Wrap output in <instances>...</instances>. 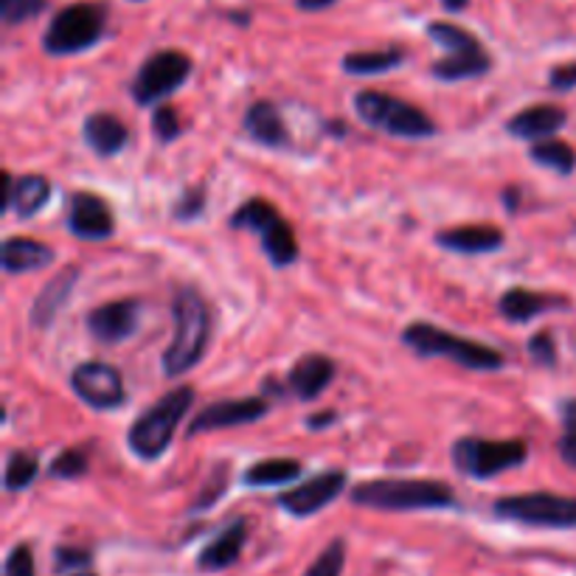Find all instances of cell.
<instances>
[{"label": "cell", "mask_w": 576, "mask_h": 576, "mask_svg": "<svg viewBox=\"0 0 576 576\" xmlns=\"http://www.w3.org/2000/svg\"><path fill=\"white\" fill-rule=\"evenodd\" d=\"M42 9H46V0H0V18L9 26L37 18Z\"/></svg>", "instance_id": "cell-32"}, {"label": "cell", "mask_w": 576, "mask_h": 576, "mask_svg": "<svg viewBox=\"0 0 576 576\" xmlns=\"http://www.w3.org/2000/svg\"><path fill=\"white\" fill-rule=\"evenodd\" d=\"M343 565H346V543L332 540L304 576H343Z\"/></svg>", "instance_id": "cell-31"}, {"label": "cell", "mask_w": 576, "mask_h": 576, "mask_svg": "<svg viewBox=\"0 0 576 576\" xmlns=\"http://www.w3.org/2000/svg\"><path fill=\"white\" fill-rule=\"evenodd\" d=\"M442 7H445L447 12H462V9L467 7V0H442Z\"/></svg>", "instance_id": "cell-43"}, {"label": "cell", "mask_w": 576, "mask_h": 576, "mask_svg": "<svg viewBox=\"0 0 576 576\" xmlns=\"http://www.w3.org/2000/svg\"><path fill=\"white\" fill-rule=\"evenodd\" d=\"M436 242L445 251L456 253H489L504 245V231L495 225H458L436 234Z\"/></svg>", "instance_id": "cell-23"}, {"label": "cell", "mask_w": 576, "mask_h": 576, "mask_svg": "<svg viewBox=\"0 0 576 576\" xmlns=\"http://www.w3.org/2000/svg\"><path fill=\"white\" fill-rule=\"evenodd\" d=\"M141 319L139 301L121 299V301H108V304L97 306L91 315H88V332H91L97 341L102 343H121L127 337L135 335Z\"/></svg>", "instance_id": "cell-16"}, {"label": "cell", "mask_w": 576, "mask_h": 576, "mask_svg": "<svg viewBox=\"0 0 576 576\" xmlns=\"http://www.w3.org/2000/svg\"><path fill=\"white\" fill-rule=\"evenodd\" d=\"M174 335L163 354V372L169 377H183L205 357L211 341V310L194 287H181L172 304Z\"/></svg>", "instance_id": "cell-1"}, {"label": "cell", "mask_w": 576, "mask_h": 576, "mask_svg": "<svg viewBox=\"0 0 576 576\" xmlns=\"http://www.w3.org/2000/svg\"><path fill=\"white\" fill-rule=\"evenodd\" d=\"M247 537V523L234 521L231 526H225L209 546L200 552L198 568L200 570H225L240 559L242 546H245Z\"/></svg>", "instance_id": "cell-24"}, {"label": "cell", "mask_w": 576, "mask_h": 576, "mask_svg": "<svg viewBox=\"0 0 576 576\" xmlns=\"http://www.w3.org/2000/svg\"><path fill=\"white\" fill-rule=\"evenodd\" d=\"M108 12L102 3H73L54 14L49 31L42 34V49L51 57H71L93 49L104 34Z\"/></svg>", "instance_id": "cell-6"}, {"label": "cell", "mask_w": 576, "mask_h": 576, "mask_svg": "<svg viewBox=\"0 0 576 576\" xmlns=\"http://www.w3.org/2000/svg\"><path fill=\"white\" fill-rule=\"evenodd\" d=\"M73 576H97V574H84V570H82V574H73Z\"/></svg>", "instance_id": "cell-44"}, {"label": "cell", "mask_w": 576, "mask_h": 576, "mask_svg": "<svg viewBox=\"0 0 576 576\" xmlns=\"http://www.w3.org/2000/svg\"><path fill=\"white\" fill-rule=\"evenodd\" d=\"M51 200V183L42 178V174H26L14 183V194L9 209H14V214L20 220H31L34 214H40L46 209V203Z\"/></svg>", "instance_id": "cell-26"}, {"label": "cell", "mask_w": 576, "mask_h": 576, "mask_svg": "<svg viewBox=\"0 0 576 576\" xmlns=\"http://www.w3.org/2000/svg\"><path fill=\"white\" fill-rule=\"evenodd\" d=\"M405 62V54L400 49H380V51H354L343 57V71L352 77H377V73L394 71Z\"/></svg>", "instance_id": "cell-27"}, {"label": "cell", "mask_w": 576, "mask_h": 576, "mask_svg": "<svg viewBox=\"0 0 576 576\" xmlns=\"http://www.w3.org/2000/svg\"><path fill=\"white\" fill-rule=\"evenodd\" d=\"M403 343L414 348L420 357H447V361L458 363L464 368H473V372H495V368L504 366V357H501L498 348L484 346V343L469 341V337H462L456 332H447L433 324L405 326Z\"/></svg>", "instance_id": "cell-4"}, {"label": "cell", "mask_w": 576, "mask_h": 576, "mask_svg": "<svg viewBox=\"0 0 576 576\" xmlns=\"http://www.w3.org/2000/svg\"><path fill=\"white\" fill-rule=\"evenodd\" d=\"M528 354H532L540 366H554V363H557V343H554L552 332H537V335L528 341Z\"/></svg>", "instance_id": "cell-38"}, {"label": "cell", "mask_w": 576, "mask_h": 576, "mask_svg": "<svg viewBox=\"0 0 576 576\" xmlns=\"http://www.w3.org/2000/svg\"><path fill=\"white\" fill-rule=\"evenodd\" d=\"M565 121H568V115H565V110L557 108V104H532V108H526L523 113L512 115L506 130H509V135H515V139L543 141L552 139Z\"/></svg>", "instance_id": "cell-19"}, {"label": "cell", "mask_w": 576, "mask_h": 576, "mask_svg": "<svg viewBox=\"0 0 576 576\" xmlns=\"http://www.w3.org/2000/svg\"><path fill=\"white\" fill-rule=\"evenodd\" d=\"M152 130H155V139L161 141V144H169V141H174L181 135V119H178V113H174L172 108L161 104V108H155V113H152Z\"/></svg>", "instance_id": "cell-35"}, {"label": "cell", "mask_w": 576, "mask_h": 576, "mask_svg": "<svg viewBox=\"0 0 576 576\" xmlns=\"http://www.w3.org/2000/svg\"><path fill=\"white\" fill-rule=\"evenodd\" d=\"M532 161L540 163V166L552 169L557 174H570L576 166V152L574 146L565 144L557 139H543L532 146Z\"/></svg>", "instance_id": "cell-29"}, {"label": "cell", "mask_w": 576, "mask_h": 576, "mask_svg": "<svg viewBox=\"0 0 576 576\" xmlns=\"http://www.w3.org/2000/svg\"><path fill=\"white\" fill-rule=\"evenodd\" d=\"M301 475V462L295 458H264L245 473L247 486H282Z\"/></svg>", "instance_id": "cell-28"}, {"label": "cell", "mask_w": 576, "mask_h": 576, "mask_svg": "<svg viewBox=\"0 0 576 576\" xmlns=\"http://www.w3.org/2000/svg\"><path fill=\"white\" fill-rule=\"evenodd\" d=\"M565 301L557 299V295H546V293H535V290L526 287H512L501 295L498 301V313L504 315L506 321L512 324H526V321L537 319L543 313H552L557 306H563Z\"/></svg>", "instance_id": "cell-22"}, {"label": "cell", "mask_w": 576, "mask_h": 576, "mask_svg": "<svg viewBox=\"0 0 576 576\" xmlns=\"http://www.w3.org/2000/svg\"><path fill=\"white\" fill-rule=\"evenodd\" d=\"M245 132L256 144L271 146V150H287L290 146L287 124L273 102H256L247 108Z\"/></svg>", "instance_id": "cell-20"}, {"label": "cell", "mask_w": 576, "mask_h": 576, "mask_svg": "<svg viewBox=\"0 0 576 576\" xmlns=\"http://www.w3.org/2000/svg\"><path fill=\"white\" fill-rule=\"evenodd\" d=\"M194 405V388L192 385H181V388L169 391L158 400L152 408H146L139 420L132 422L130 433H127V445L144 462H155L166 453L172 445L174 431L186 420V414Z\"/></svg>", "instance_id": "cell-3"}, {"label": "cell", "mask_w": 576, "mask_h": 576, "mask_svg": "<svg viewBox=\"0 0 576 576\" xmlns=\"http://www.w3.org/2000/svg\"><path fill=\"white\" fill-rule=\"evenodd\" d=\"M352 504L380 512H414L447 509L456 504V495L442 481L425 478H380L354 486Z\"/></svg>", "instance_id": "cell-2"}, {"label": "cell", "mask_w": 576, "mask_h": 576, "mask_svg": "<svg viewBox=\"0 0 576 576\" xmlns=\"http://www.w3.org/2000/svg\"><path fill=\"white\" fill-rule=\"evenodd\" d=\"M493 512L506 521L540 528H576V498L552 493L509 495L495 501Z\"/></svg>", "instance_id": "cell-10"}, {"label": "cell", "mask_w": 576, "mask_h": 576, "mask_svg": "<svg viewBox=\"0 0 576 576\" xmlns=\"http://www.w3.org/2000/svg\"><path fill=\"white\" fill-rule=\"evenodd\" d=\"M37 473H40V458L29 451H18L7 458V475H3V486L9 493H20L34 484Z\"/></svg>", "instance_id": "cell-30"}, {"label": "cell", "mask_w": 576, "mask_h": 576, "mask_svg": "<svg viewBox=\"0 0 576 576\" xmlns=\"http://www.w3.org/2000/svg\"><path fill=\"white\" fill-rule=\"evenodd\" d=\"M68 229L73 236L88 242H102L113 236L115 220L110 205L99 194L77 192L68 205Z\"/></svg>", "instance_id": "cell-15"}, {"label": "cell", "mask_w": 576, "mask_h": 576, "mask_svg": "<svg viewBox=\"0 0 576 576\" xmlns=\"http://www.w3.org/2000/svg\"><path fill=\"white\" fill-rule=\"evenodd\" d=\"M54 247H49L46 242H37L31 236H9L3 242V251H0V262H3V271L18 276V273H31L42 271L46 264L54 262Z\"/></svg>", "instance_id": "cell-21"}, {"label": "cell", "mask_w": 576, "mask_h": 576, "mask_svg": "<svg viewBox=\"0 0 576 576\" xmlns=\"http://www.w3.org/2000/svg\"><path fill=\"white\" fill-rule=\"evenodd\" d=\"M335 380V363L326 357V354H304L295 361V366L290 368V391H293L299 400L310 403V400H319L326 388Z\"/></svg>", "instance_id": "cell-17"}, {"label": "cell", "mask_w": 576, "mask_h": 576, "mask_svg": "<svg viewBox=\"0 0 576 576\" xmlns=\"http://www.w3.org/2000/svg\"><path fill=\"white\" fill-rule=\"evenodd\" d=\"M49 473L54 478H82L88 473V456L82 451H65L51 462Z\"/></svg>", "instance_id": "cell-34"}, {"label": "cell", "mask_w": 576, "mask_h": 576, "mask_svg": "<svg viewBox=\"0 0 576 576\" xmlns=\"http://www.w3.org/2000/svg\"><path fill=\"white\" fill-rule=\"evenodd\" d=\"M271 411V405L259 400V396H247V400H216V403L205 405L194 422L189 425V436L209 431H223V427H240L251 425V422L262 420Z\"/></svg>", "instance_id": "cell-14"}, {"label": "cell", "mask_w": 576, "mask_h": 576, "mask_svg": "<svg viewBox=\"0 0 576 576\" xmlns=\"http://www.w3.org/2000/svg\"><path fill=\"white\" fill-rule=\"evenodd\" d=\"M203 211H205V192L203 189H189V192H183V198L178 200L172 214L178 223H192V220H198Z\"/></svg>", "instance_id": "cell-36"}, {"label": "cell", "mask_w": 576, "mask_h": 576, "mask_svg": "<svg viewBox=\"0 0 576 576\" xmlns=\"http://www.w3.org/2000/svg\"><path fill=\"white\" fill-rule=\"evenodd\" d=\"M71 388L84 405L97 411L121 408L127 400L124 380H121L119 368H113L110 363L93 361L77 366L71 374Z\"/></svg>", "instance_id": "cell-12"}, {"label": "cell", "mask_w": 576, "mask_h": 576, "mask_svg": "<svg viewBox=\"0 0 576 576\" xmlns=\"http://www.w3.org/2000/svg\"><path fill=\"white\" fill-rule=\"evenodd\" d=\"M528 458V447L523 438H478L464 436L453 445V464L458 473L469 478H495L501 473L521 467Z\"/></svg>", "instance_id": "cell-8"}, {"label": "cell", "mask_w": 576, "mask_h": 576, "mask_svg": "<svg viewBox=\"0 0 576 576\" xmlns=\"http://www.w3.org/2000/svg\"><path fill=\"white\" fill-rule=\"evenodd\" d=\"M189 77H192V60L183 51H158L139 68L130 93L141 108H152L174 91H181Z\"/></svg>", "instance_id": "cell-11"}, {"label": "cell", "mask_w": 576, "mask_h": 576, "mask_svg": "<svg viewBox=\"0 0 576 576\" xmlns=\"http://www.w3.org/2000/svg\"><path fill=\"white\" fill-rule=\"evenodd\" d=\"M127 127L113 113H93L84 119V141L97 155H119L127 146Z\"/></svg>", "instance_id": "cell-25"}, {"label": "cell", "mask_w": 576, "mask_h": 576, "mask_svg": "<svg viewBox=\"0 0 576 576\" xmlns=\"http://www.w3.org/2000/svg\"><path fill=\"white\" fill-rule=\"evenodd\" d=\"M354 110L368 127L385 135H396V139H431L436 132L431 115L391 93L361 91L354 97Z\"/></svg>", "instance_id": "cell-7"}, {"label": "cell", "mask_w": 576, "mask_h": 576, "mask_svg": "<svg viewBox=\"0 0 576 576\" xmlns=\"http://www.w3.org/2000/svg\"><path fill=\"white\" fill-rule=\"evenodd\" d=\"M335 420H337L335 411H324V414H319V416H310L306 422H310V427H319L321 431V427H330Z\"/></svg>", "instance_id": "cell-42"}, {"label": "cell", "mask_w": 576, "mask_h": 576, "mask_svg": "<svg viewBox=\"0 0 576 576\" xmlns=\"http://www.w3.org/2000/svg\"><path fill=\"white\" fill-rule=\"evenodd\" d=\"M563 425L565 433L559 438V456L565 458V464L576 469V400H568L563 405Z\"/></svg>", "instance_id": "cell-33"}, {"label": "cell", "mask_w": 576, "mask_h": 576, "mask_svg": "<svg viewBox=\"0 0 576 576\" xmlns=\"http://www.w3.org/2000/svg\"><path fill=\"white\" fill-rule=\"evenodd\" d=\"M548 84H552L554 91H570V88H576V65L570 62V65H557L552 71V77H548Z\"/></svg>", "instance_id": "cell-40"}, {"label": "cell", "mask_w": 576, "mask_h": 576, "mask_svg": "<svg viewBox=\"0 0 576 576\" xmlns=\"http://www.w3.org/2000/svg\"><path fill=\"white\" fill-rule=\"evenodd\" d=\"M77 282L79 267H73V264L71 267H62L57 276H51L49 282H46V287L40 290V295H37L34 304H31V326H34V330H49V326L54 324L60 310L68 304V299H71Z\"/></svg>", "instance_id": "cell-18"}, {"label": "cell", "mask_w": 576, "mask_h": 576, "mask_svg": "<svg viewBox=\"0 0 576 576\" xmlns=\"http://www.w3.org/2000/svg\"><path fill=\"white\" fill-rule=\"evenodd\" d=\"M234 229H247L262 240L264 253L276 267H287L299 259V242H295L293 229L287 225L282 214L276 211V205H271L267 200H247L245 205H240V211L231 220Z\"/></svg>", "instance_id": "cell-9"}, {"label": "cell", "mask_w": 576, "mask_h": 576, "mask_svg": "<svg viewBox=\"0 0 576 576\" xmlns=\"http://www.w3.org/2000/svg\"><path fill=\"white\" fill-rule=\"evenodd\" d=\"M427 37L445 49V57L431 68L433 77L442 79V82L478 79L493 68V60L484 51V46L467 29H462V26L436 20V23L427 26Z\"/></svg>", "instance_id": "cell-5"}, {"label": "cell", "mask_w": 576, "mask_h": 576, "mask_svg": "<svg viewBox=\"0 0 576 576\" xmlns=\"http://www.w3.org/2000/svg\"><path fill=\"white\" fill-rule=\"evenodd\" d=\"M343 489H346V473L330 469V473L315 475V478H310L306 484L279 495V506L295 517H310L315 515V512L326 509Z\"/></svg>", "instance_id": "cell-13"}, {"label": "cell", "mask_w": 576, "mask_h": 576, "mask_svg": "<svg viewBox=\"0 0 576 576\" xmlns=\"http://www.w3.org/2000/svg\"><path fill=\"white\" fill-rule=\"evenodd\" d=\"M54 563H57V570H79V568H88V565L93 563V554L84 552V548L60 546L54 552Z\"/></svg>", "instance_id": "cell-39"}, {"label": "cell", "mask_w": 576, "mask_h": 576, "mask_svg": "<svg viewBox=\"0 0 576 576\" xmlns=\"http://www.w3.org/2000/svg\"><path fill=\"white\" fill-rule=\"evenodd\" d=\"M335 0H299V9L304 12H321V9H330Z\"/></svg>", "instance_id": "cell-41"}, {"label": "cell", "mask_w": 576, "mask_h": 576, "mask_svg": "<svg viewBox=\"0 0 576 576\" xmlns=\"http://www.w3.org/2000/svg\"><path fill=\"white\" fill-rule=\"evenodd\" d=\"M3 576H34V554L26 543L14 546L9 552L7 565H3Z\"/></svg>", "instance_id": "cell-37"}]
</instances>
